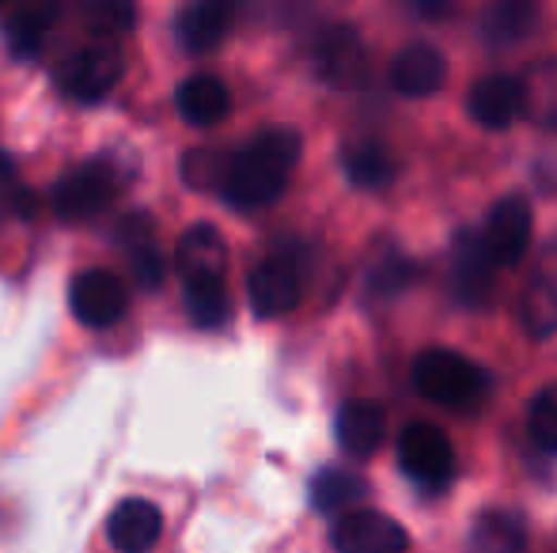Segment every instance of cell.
<instances>
[{"instance_id":"obj_1","label":"cell","mask_w":557,"mask_h":553,"mask_svg":"<svg viewBox=\"0 0 557 553\" xmlns=\"http://www.w3.org/2000/svg\"><path fill=\"white\" fill-rule=\"evenodd\" d=\"M304 140L296 129H265L247 148L227 155V171L221 183V198L232 209H262L281 198L288 186V175L300 163Z\"/></svg>"},{"instance_id":"obj_2","label":"cell","mask_w":557,"mask_h":553,"mask_svg":"<svg viewBox=\"0 0 557 553\" xmlns=\"http://www.w3.org/2000/svg\"><path fill=\"white\" fill-rule=\"evenodd\" d=\"M413 387L421 399L447 410H478L490 394V376L455 349H425L413 361Z\"/></svg>"},{"instance_id":"obj_3","label":"cell","mask_w":557,"mask_h":553,"mask_svg":"<svg viewBox=\"0 0 557 553\" xmlns=\"http://www.w3.org/2000/svg\"><path fill=\"white\" fill-rule=\"evenodd\" d=\"M311 65H315V76L326 84V88L337 91H352L364 88L368 80V46L349 23H334L323 35L315 38V50H311Z\"/></svg>"},{"instance_id":"obj_4","label":"cell","mask_w":557,"mask_h":553,"mask_svg":"<svg viewBox=\"0 0 557 553\" xmlns=\"http://www.w3.org/2000/svg\"><path fill=\"white\" fill-rule=\"evenodd\" d=\"M117 190H122V183H117L114 163L88 160L58 183V190H53V213L61 221H88V216H99L111 205Z\"/></svg>"},{"instance_id":"obj_5","label":"cell","mask_w":557,"mask_h":553,"mask_svg":"<svg viewBox=\"0 0 557 553\" xmlns=\"http://www.w3.org/2000/svg\"><path fill=\"white\" fill-rule=\"evenodd\" d=\"M122 73H125L122 50H117L111 38H99V42L76 50L73 58L61 65L58 80L65 96L81 99V103H96V99H103L107 91L117 88Z\"/></svg>"},{"instance_id":"obj_6","label":"cell","mask_w":557,"mask_h":553,"mask_svg":"<svg viewBox=\"0 0 557 553\" xmlns=\"http://www.w3.org/2000/svg\"><path fill=\"white\" fill-rule=\"evenodd\" d=\"M398 463L413 481L441 489L455 474V448L444 436V428L429 425V420H413L398 436Z\"/></svg>"},{"instance_id":"obj_7","label":"cell","mask_w":557,"mask_h":553,"mask_svg":"<svg viewBox=\"0 0 557 553\" xmlns=\"http://www.w3.org/2000/svg\"><path fill=\"white\" fill-rule=\"evenodd\" d=\"M69 307H73L76 323L103 330V326H114L125 315L129 292H125V280L114 269H84L69 285Z\"/></svg>"},{"instance_id":"obj_8","label":"cell","mask_w":557,"mask_h":553,"mask_svg":"<svg viewBox=\"0 0 557 553\" xmlns=\"http://www.w3.org/2000/svg\"><path fill=\"white\" fill-rule=\"evenodd\" d=\"M331 546L337 553H406L410 535L398 519L383 516V512L357 508L337 516V524L331 527Z\"/></svg>"},{"instance_id":"obj_9","label":"cell","mask_w":557,"mask_h":553,"mask_svg":"<svg viewBox=\"0 0 557 553\" xmlns=\"http://www.w3.org/2000/svg\"><path fill=\"white\" fill-rule=\"evenodd\" d=\"M531 231H535V216H531V201L523 193H508L490 209L482 243L497 266H516L528 254Z\"/></svg>"},{"instance_id":"obj_10","label":"cell","mask_w":557,"mask_h":553,"mask_svg":"<svg viewBox=\"0 0 557 553\" xmlns=\"http://www.w3.org/2000/svg\"><path fill=\"white\" fill-rule=\"evenodd\" d=\"M247 296L258 318H281L300 303V274L288 259H265L250 269Z\"/></svg>"},{"instance_id":"obj_11","label":"cell","mask_w":557,"mask_h":553,"mask_svg":"<svg viewBox=\"0 0 557 553\" xmlns=\"http://www.w3.org/2000/svg\"><path fill=\"white\" fill-rule=\"evenodd\" d=\"M175 266L186 285H221L227 269V243L213 224H194L183 231Z\"/></svg>"},{"instance_id":"obj_12","label":"cell","mask_w":557,"mask_h":553,"mask_svg":"<svg viewBox=\"0 0 557 553\" xmlns=\"http://www.w3.org/2000/svg\"><path fill=\"white\" fill-rule=\"evenodd\" d=\"M243 0H190L178 12L175 35L190 53H209L213 46L224 42V35L232 30V20L239 15Z\"/></svg>"},{"instance_id":"obj_13","label":"cell","mask_w":557,"mask_h":553,"mask_svg":"<svg viewBox=\"0 0 557 553\" xmlns=\"http://www.w3.org/2000/svg\"><path fill=\"white\" fill-rule=\"evenodd\" d=\"M447 80V58L436 46L429 42H413L391 65V88L406 99H425L436 96Z\"/></svg>"},{"instance_id":"obj_14","label":"cell","mask_w":557,"mask_h":553,"mask_svg":"<svg viewBox=\"0 0 557 553\" xmlns=\"http://www.w3.org/2000/svg\"><path fill=\"white\" fill-rule=\"evenodd\" d=\"M163 535V516L152 501L129 497L107 519V539L117 553H148Z\"/></svg>"},{"instance_id":"obj_15","label":"cell","mask_w":557,"mask_h":553,"mask_svg":"<svg viewBox=\"0 0 557 553\" xmlns=\"http://www.w3.org/2000/svg\"><path fill=\"white\" fill-rule=\"evenodd\" d=\"M467 111L482 129H508L523 114L520 76H482L470 88Z\"/></svg>"},{"instance_id":"obj_16","label":"cell","mask_w":557,"mask_h":553,"mask_svg":"<svg viewBox=\"0 0 557 553\" xmlns=\"http://www.w3.org/2000/svg\"><path fill=\"white\" fill-rule=\"evenodd\" d=\"M383 436H387V414L380 402L352 399L337 414V443L342 451H349L352 458H368L372 451H380Z\"/></svg>"},{"instance_id":"obj_17","label":"cell","mask_w":557,"mask_h":553,"mask_svg":"<svg viewBox=\"0 0 557 553\" xmlns=\"http://www.w3.org/2000/svg\"><path fill=\"white\" fill-rule=\"evenodd\" d=\"M523 118L539 129H557V58H539L523 68Z\"/></svg>"},{"instance_id":"obj_18","label":"cell","mask_w":557,"mask_h":553,"mask_svg":"<svg viewBox=\"0 0 557 553\" xmlns=\"http://www.w3.org/2000/svg\"><path fill=\"white\" fill-rule=\"evenodd\" d=\"M470 553H528V527L508 508L482 512L470 527Z\"/></svg>"},{"instance_id":"obj_19","label":"cell","mask_w":557,"mask_h":553,"mask_svg":"<svg viewBox=\"0 0 557 553\" xmlns=\"http://www.w3.org/2000/svg\"><path fill=\"white\" fill-rule=\"evenodd\" d=\"M232 111V96H227L221 76H190V80L178 88V114H183L190 126H216L224 114Z\"/></svg>"},{"instance_id":"obj_20","label":"cell","mask_w":557,"mask_h":553,"mask_svg":"<svg viewBox=\"0 0 557 553\" xmlns=\"http://www.w3.org/2000/svg\"><path fill=\"white\" fill-rule=\"evenodd\" d=\"M539 4L535 0H493L482 15V38L493 46H516L535 30Z\"/></svg>"},{"instance_id":"obj_21","label":"cell","mask_w":557,"mask_h":553,"mask_svg":"<svg viewBox=\"0 0 557 553\" xmlns=\"http://www.w3.org/2000/svg\"><path fill=\"white\" fill-rule=\"evenodd\" d=\"M493 259L485 251L482 239L474 236H459L455 239V288L467 303H482L490 296L493 274H490Z\"/></svg>"},{"instance_id":"obj_22","label":"cell","mask_w":557,"mask_h":553,"mask_svg":"<svg viewBox=\"0 0 557 553\" xmlns=\"http://www.w3.org/2000/svg\"><path fill=\"white\" fill-rule=\"evenodd\" d=\"M342 167H345V175H349V183L364 186V190H380V186L395 183V175H398L395 155L383 144H375V140H360V144L345 148Z\"/></svg>"},{"instance_id":"obj_23","label":"cell","mask_w":557,"mask_h":553,"mask_svg":"<svg viewBox=\"0 0 557 553\" xmlns=\"http://www.w3.org/2000/svg\"><path fill=\"white\" fill-rule=\"evenodd\" d=\"M58 23V0H30L20 12L8 20V42L20 53H35L42 46V38L50 35V27Z\"/></svg>"},{"instance_id":"obj_24","label":"cell","mask_w":557,"mask_h":553,"mask_svg":"<svg viewBox=\"0 0 557 553\" xmlns=\"http://www.w3.org/2000/svg\"><path fill=\"white\" fill-rule=\"evenodd\" d=\"M364 497V478H357L352 470H319L315 481H311V504H315L319 512H326V516H334V512H349L352 504Z\"/></svg>"},{"instance_id":"obj_25","label":"cell","mask_w":557,"mask_h":553,"mask_svg":"<svg viewBox=\"0 0 557 553\" xmlns=\"http://www.w3.org/2000/svg\"><path fill=\"white\" fill-rule=\"evenodd\" d=\"M520 323L528 326L531 338H554L557 334V280L539 277L523 288Z\"/></svg>"},{"instance_id":"obj_26","label":"cell","mask_w":557,"mask_h":553,"mask_svg":"<svg viewBox=\"0 0 557 553\" xmlns=\"http://www.w3.org/2000/svg\"><path fill=\"white\" fill-rule=\"evenodd\" d=\"M84 23L91 35L114 38L137 27V4L133 0H84Z\"/></svg>"},{"instance_id":"obj_27","label":"cell","mask_w":557,"mask_h":553,"mask_svg":"<svg viewBox=\"0 0 557 553\" xmlns=\"http://www.w3.org/2000/svg\"><path fill=\"white\" fill-rule=\"evenodd\" d=\"M186 311L201 330H216L232 315V303H227L224 280L221 285H186Z\"/></svg>"},{"instance_id":"obj_28","label":"cell","mask_w":557,"mask_h":553,"mask_svg":"<svg viewBox=\"0 0 557 553\" xmlns=\"http://www.w3.org/2000/svg\"><path fill=\"white\" fill-rule=\"evenodd\" d=\"M528 432L539 448L557 451V384L539 391L528 406Z\"/></svg>"},{"instance_id":"obj_29","label":"cell","mask_w":557,"mask_h":553,"mask_svg":"<svg viewBox=\"0 0 557 553\" xmlns=\"http://www.w3.org/2000/svg\"><path fill=\"white\" fill-rule=\"evenodd\" d=\"M227 155H232V152H216V148H194V152L186 155V163H183L186 183H190L194 190H206V186H209V190L221 193Z\"/></svg>"},{"instance_id":"obj_30","label":"cell","mask_w":557,"mask_h":553,"mask_svg":"<svg viewBox=\"0 0 557 553\" xmlns=\"http://www.w3.org/2000/svg\"><path fill=\"white\" fill-rule=\"evenodd\" d=\"M129 262H133V277H137V285H145V288L163 285V259L148 236H140L129 243Z\"/></svg>"},{"instance_id":"obj_31","label":"cell","mask_w":557,"mask_h":553,"mask_svg":"<svg viewBox=\"0 0 557 553\" xmlns=\"http://www.w3.org/2000/svg\"><path fill=\"white\" fill-rule=\"evenodd\" d=\"M0 190H8V198H12V205H15V213H23V216L35 213V209H30V193L20 186V178H15V163L8 160L4 152H0Z\"/></svg>"},{"instance_id":"obj_32","label":"cell","mask_w":557,"mask_h":553,"mask_svg":"<svg viewBox=\"0 0 557 553\" xmlns=\"http://www.w3.org/2000/svg\"><path fill=\"white\" fill-rule=\"evenodd\" d=\"M410 4V12L413 15H421V20H447L451 15V8H455V0H406Z\"/></svg>"},{"instance_id":"obj_33","label":"cell","mask_w":557,"mask_h":553,"mask_svg":"<svg viewBox=\"0 0 557 553\" xmlns=\"http://www.w3.org/2000/svg\"><path fill=\"white\" fill-rule=\"evenodd\" d=\"M0 4H4V0H0Z\"/></svg>"}]
</instances>
